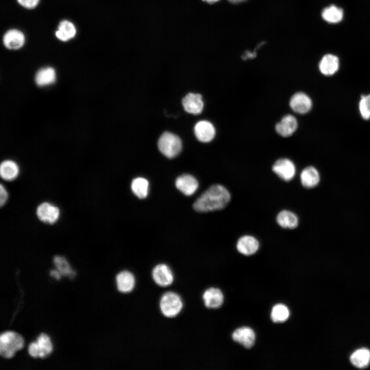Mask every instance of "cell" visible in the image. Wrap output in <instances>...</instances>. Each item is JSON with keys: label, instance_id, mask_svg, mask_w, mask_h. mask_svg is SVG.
Listing matches in <instances>:
<instances>
[{"label": "cell", "instance_id": "cell-1", "mask_svg": "<svg viewBox=\"0 0 370 370\" xmlns=\"http://www.w3.org/2000/svg\"><path fill=\"white\" fill-rule=\"evenodd\" d=\"M230 198V194L224 186L218 184H213L195 200L193 208L199 212L219 210L228 205Z\"/></svg>", "mask_w": 370, "mask_h": 370}, {"label": "cell", "instance_id": "cell-2", "mask_svg": "<svg viewBox=\"0 0 370 370\" xmlns=\"http://www.w3.org/2000/svg\"><path fill=\"white\" fill-rule=\"evenodd\" d=\"M24 342L18 334L8 331L0 336V355L5 358H10L15 353L24 346Z\"/></svg>", "mask_w": 370, "mask_h": 370}, {"label": "cell", "instance_id": "cell-3", "mask_svg": "<svg viewBox=\"0 0 370 370\" xmlns=\"http://www.w3.org/2000/svg\"><path fill=\"white\" fill-rule=\"evenodd\" d=\"M160 152L169 158L176 157L181 152L182 143L180 138L169 132H164L158 141Z\"/></svg>", "mask_w": 370, "mask_h": 370}, {"label": "cell", "instance_id": "cell-4", "mask_svg": "<svg viewBox=\"0 0 370 370\" xmlns=\"http://www.w3.org/2000/svg\"><path fill=\"white\" fill-rule=\"evenodd\" d=\"M183 303L180 296L173 292L165 293L161 297L160 307L162 313L167 317L176 316L181 310Z\"/></svg>", "mask_w": 370, "mask_h": 370}, {"label": "cell", "instance_id": "cell-5", "mask_svg": "<svg viewBox=\"0 0 370 370\" xmlns=\"http://www.w3.org/2000/svg\"><path fill=\"white\" fill-rule=\"evenodd\" d=\"M52 350V345L49 337L42 333L38 337L36 342H31L28 347V353L33 358H45Z\"/></svg>", "mask_w": 370, "mask_h": 370}, {"label": "cell", "instance_id": "cell-6", "mask_svg": "<svg viewBox=\"0 0 370 370\" xmlns=\"http://www.w3.org/2000/svg\"><path fill=\"white\" fill-rule=\"evenodd\" d=\"M36 214L40 221L52 225L59 219L60 210L57 206L45 201L38 205L36 209Z\"/></svg>", "mask_w": 370, "mask_h": 370}, {"label": "cell", "instance_id": "cell-7", "mask_svg": "<svg viewBox=\"0 0 370 370\" xmlns=\"http://www.w3.org/2000/svg\"><path fill=\"white\" fill-rule=\"evenodd\" d=\"M289 104L290 108L294 112L304 115L308 113L311 109L312 101L308 95L299 91L295 92L291 97Z\"/></svg>", "mask_w": 370, "mask_h": 370}, {"label": "cell", "instance_id": "cell-8", "mask_svg": "<svg viewBox=\"0 0 370 370\" xmlns=\"http://www.w3.org/2000/svg\"><path fill=\"white\" fill-rule=\"evenodd\" d=\"M272 171L283 180L289 181L295 174V166L293 162L288 158L278 159L272 166Z\"/></svg>", "mask_w": 370, "mask_h": 370}, {"label": "cell", "instance_id": "cell-9", "mask_svg": "<svg viewBox=\"0 0 370 370\" xmlns=\"http://www.w3.org/2000/svg\"><path fill=\"white\" fill-rule=\"evenodd\" d=\"M26 37L24 33L17 29H10L3 35L4 46L10 50H18L24 45Z\"/></svg>", "mask_w": 370, "mask_h": 370}, {"label": "cell", "instance_id": "cell-10", "mask_svg": "<svg viewBox=\"0 0 370 370\" xmlns=\"http://www.w3.org/2000/svg\"><path fill=\"white\" fill-rule=\"evenodd\" d=\"M298 122L297 118L291 114L284 116L275 126L276 132L283 137L292 136L297 131Z\"/></svg>", "mask_w": 370, "mask_h": 370}, {"label": "cell", "instance_id": "cell-11", "mask_svg": "<svg viewBox=\"0 0 370 370\" xmlns=\"http://www.w3.org/2000/svg\"><path fill=\"white\" fill-rule=\"evenodd\" d=\"M194 132L196 138L200 142L208 143L214 138L216 130L213 124L207 120L198 121L195 125Z\"/></svg>", "mask_w": 370, "mask_h": 370}, {"label": "cell", "instance_id": "cell-12", "mask_svg": "<svg viewBox=\"0 0 370 370\" xmlns=\"http://www.w3.org/2000/svg\"><path fill=\"white\" fill-rule=\"evenodd\" d=\"M182 104L187 112L194 115L200 114L204 107L202 96L191 92L182 98Z\"/></svg>", "mask_w": 370, "mask_h": 370}, {"label": "cell", "instance_id": "cell-13", "mask_svg": "<svg viewBox=\"0 0 370 370\" xmlns=\"http://www.w3.org/2000/svg\"><path fill=\"white\" fill-rule=\"evenodd\" d=\"M197 179L190 174H183L178 176L175 181L176 188L187 196L194 194L198 188Z\"/></svg>", "mask_w": 370, "mask_h": 370}, {"label": "cell", "instance_id": "cell-14", "mask_svg": "<svg viewBox=\"0 0 370 370\" xmlns=\"http://www.w3.org/2000/svg\"><path fill=\"white\" fill-rule=\"evenodd\" d=\"M152 276L156 283L162 287L169 286L174 280L171 270L164 264L156 266L153 270Z\"/></svg>", "mask_w": 370, "mask_h": 370}, {"label": "cell", "instance_id": "cell-15", "mask_svg": "<svg viewBox=\"0 0 370 370\" xmlns=\"http://www.w3.org/2000/svg\"><path fill=\"white\" fill-rule=\"evenodd\" d=\"M232 337L234 341L239 343L247 348L252 347L255 340L254 331L248 327L237 328L233 332Z\"/></svg>", "mask_w": 370, "mask_h": 370}, {"label": "cell", "instance_id": "cell-16", "mask_svg": "<svg viewBox=\"0 0 370 370\" xmlns=\"http://www.w3.org/2000/svg\"><path fill=\"white\" fill-rule=\"evenodd\" d=\"M339 68V60L336 55L332 54L324 55L319 64L320 71L326 76L334 75L337 72Z\"/></svg>", "mask_w": 370, "mask_h": 370}, {"label": "cell", "instance_id": "cell-17", "mask_svg": "<svg viewBox=\"0 0 370 370\" xmlns=\"http://www.w3.org/2000/svg\"><path fill=\"white\" fill-rule=\"evenodd\" d=\"M236 248L239 252L250 255L256 252L259 248V243L253 236L246 235L240 237L236 244Z\"/></svg>", "mask_w": 370, "mask_h": 370}, {"label": "cell", "instance_id": "cell-18", "mask_svg": "<svg viewBox=\"0 0 370 370\" xmlns=\"http://www.w3.org/2000/svg\"><path fill=\"white\" fill-rule=\"evenodd\" d=\"M77 34V29L74 24L70 21H61L55 32L56 38L62 42H67L73 39Z\"/></svg>", "mask_w": 370, "mask_h": 370}, {"label": "cell", "instance_id": "cell-19", "mask_svg": "<svg viewBox=\"0 0 370 370\" xmlns=\"http://www.w3.org/2000/svg\"><path fill=\"white\" fill-rule=\"evenodd\" d=\"M56 79V71L54 68L50 66L44 67L39 69L34 77L36 84L41 87L53 84Z\"/></svg>", "mask_w": 370, "mask_h": 370}, {"label": "cell", "instance_id": "cell-20", "mask_svg": "<svg viewBox=\"0 0 370 370\" xmlns=\"http://www.w3.org/2000/svg\"><path fill=\"white\" fill-rule=\"evenodd\" d=\"M202 298L205 306L209 308H218L224 302V295L221 290L216 288H210L203 293Z\"/></svg>", "mask_w": 370, "mask_h": 370}, {"label": "cell", "instance_id": "cell-21", "mask_svg": "<svg viewBox=\"0 0 370 370\" xmlns=\"http://www.w3.org/2000/svg\"><path fill=\"white\" fill-rule=\"evenodd\" d=\"M20 168L16 162L12 160H5L1 163V177L5 181H12L16 178Z\"/></svg>", "mask_w": 370, "mask_h": 370}, {"label": "cell", "instance_id": "cell-22", "mask_svg": "<svg viewBox=\"0 0 370 370\" xmlns=\"http://www.w3.org/2000/svg\"><path fill=\"white\" fill-rule=\"evenodd\" d=\"M117 286L118 290L123 293L132 291L135 285L134 275L128 271H122L116 276Z\"/></svg>", "mask_w": 370, "mask_h": 370}, {"label": "cell", "instance_id": "cell-23", "mask_svg": "<svg viewBox=\"0 0 370 370\" xmlns=\"http://www.w3.org/2000/svg\"><path fill=\"white\" fill-rule=\"evenodd\" d=\"M301 183L306 188H312L319 183L320 175L318 170L312 166L304 168L300 175Z\"/></svg>", "mask_w": 370, "mask_h": 370}, {"label": "cell", "instance_id": "cell-24", "mask_svg": "<svg viewBox=\"0 0 370 370\" xmlns=\"http://www.w3.org/2000/svg\"><path fill=\"white\" fill-rule=\"evenodd\" d=\"M278 224L282 228L294 229L299 223L298 218L293 212L288 210H283L276 216Z\"/></svg>", "mask_w": 370, "mask_h": 370}, {"label": "cell", "instance_id": "cell-25", "mask_svg": "<svg viewBox=\"0 0 370 370\" xmlns=\"http://www.w3.org/2000/svg\"><path fill=\"white\" fill-rule=\"evenodd\" d=\"M322 17L329 23H338L343 18V11L341 8L335 5H330L323 10Z\"/></svg>", "mask_w": 370, "mask_h": 370}, {"label": "cell", "instance_id": "cell-26", "mask_svg": "<svg viewBox=\"0 0 370 370\" xmlns=\"http://www.w3.org/2000/svg\"><path fill=\"white\" fill-rule=\"evenodd\" d=\"M149 183L143 177H137L131 183V190L133 193L139 198H146L149 193Z\"/></svg>", "mask_w": 370, "mask_h": 370}, {"label": "cell", "instance_id": "cell-27", "mask_svg": "<svg viewBox=\"0 0 370 370\" xmlns=\"http://www.w3.org/2000/svg\"><path fill=\"white\" fill-rule=\"evenodd\" d=\"M350 360L357 367H366L370 362V351L366 348L359 349L352 354Z\"/></svg>", "mask_w": 370, "mask_h": 370}, {"label": "cell", "instance_id": "cell-28", "mask_svg": "<svg viewBox=\"0 0 370 370\" xmlns=\"http://www.w3.org/2000/svg\"><path fill=\"white\" fill-rule=\"evenodd\" d=\"M53 262L58 270L62 275L72 278L75 275V271L71 268L69 264L64 256H55L53 258Z\"/></svg>", "mask_w": 370, "mask_h": 370}, {"label": "cell", "instance_id": "cell-29", "mask_svg": "<svg viewBox=\"0 0 370 370\" xmlns=\"http://www.w3.org/2000/svg\"><path fill=\"white\" fill-rule=\"evenodd\" d=\"M289 316L288 308L283 304H277L272 309L271 318L275 323L283 322L286 321Z\"/></svg>", "mask_w": 370, "mask_h": 370}, {"label": "cell", "instance_id": "cell-30", "mask_svg": "<svg viewBox=\"0 0 370 370\" xmlns=\"http://www.w3.org/2000/svg\"><path fill=\"white\" fill-rule=\"evenodd\" d=\"M359 109L363 119H370V94L361 96L359 103Z\"/></svg>", "mask_w": 370, "mask_h": 370}, {"label": "cell", "instance_id": "cell-31", "mask_svg": "<svg viewBox=\"0 0 370 370\" xmlns=\"http://www.w3.org/2000/svg\"><path fill=\"white\" fill-rule=\"evenodd\" d=\"M22 7L27 9H33L39 5L40 0H16Z\"/></svg>", "mask_w": 370, "mask_h": 370}, {"label": "cell", "instance_id": "cell-32", "mask_svg": "<svg viewBox=\"0 0 370 370\" xmlns=\"http://www.w3.org/2000/svg\"><path fill=\"white\" fill-rule=\"evenodd\" d=\"M8 199V193L5 186L1 183L0 185V206L3 207Z\"/></svg>", "mask_w": 370, "mask_h": 370}, {"label": "cell", "instance_id": "cell-33", "mask_svg": "<svg viewBox=\"0 0 370 370\" xmlns=\"http://www.w3.org/2000/svg\"><path fill=\"white\" fill-rule=\"evenodd\" d=\"M256 53L254 51L253 52L247 51L242 56V59L244 60H247L248 59L253 58L255 57Z\"/></svg>", "mask_w": 370, "mask_h": 370}, {"label": "cell", "instance_id": "cell-34", "mask_svg": "<svg viewBox=\"0 0 370 370\" xmlns=\"http://www.w3.org/2000/svg\"><path fill=\"white\" fill-rule=\"evenodd\" d=\"M50 275L54 277L56 279L59 280L62 274L58 270H51L50 271Z\"/></svg>", "mask_w": 370, "mask_h": 370}, {"label": "cell", "instance_id": "cell-35", "mask_svg": "<svg viewBox=\"0 0 370 370\" xmlns=\"http://www.w3.org/2000/svg\"><path fill=\"white\" fill-rule=\"evenodd\" d=\"M202 1L203 2H205L209 3V4H213V3L218 2L219 0H202Z\"/></svg>", "mask_w": 370, "mask_h": 370}, {"label": "cell", "instance_id": "cell-36", "mask_svg": "<svg viewBox=\"0 0 370 370\" xmlns=\"http://www.w3.org/2000/svg\"><path fill=\"white\" fill-rule=\"evenodd\" d=\"M228 1H230V2H232L233 3H237L242 2L245 0H228Z\"/></svg>", "mask_w": 370, "mask_h": 370}]
</instances>
